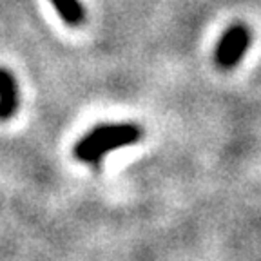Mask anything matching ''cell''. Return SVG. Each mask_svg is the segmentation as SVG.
<instances>
[{"label": "cell", "mask_w": 261, "mask_h": 261, "mask_svg": "<svg viewBox=\"0 0 261 261\" xmlns=\"http://www.w3.org/2000/svg\"><path fill=\"white\" fill-rule=\"evenodd\" d=\"M142 138V127L136 123H102L76 142L73 154L84 163H98L107 152L133 145Z\"/></svg>", "instance_id": "cell-1"}, {"label": "cell", "mask_w": 261, "mask_h": 261, "mask_svg": "<svg viewBox=\"0 0 261 261\" xmlns=\"http://www.w3.org/2000/svg\"><path fill=\"white\" fill-rule=\"evenodd\" d=\"M250 45V31L245 24H232L221 35L214 49V64L223 71L236 67Z\"/></svg>", "instance_id": "cell-2"}, {"label": "cell", "mask_w": 261, "mask_h": 261, "mask_svg": "<svg viewBox=\"0 0 261 261\" xmlns=\"http://www.w3.org/2000/svg\"><path fill=\"white\" fill-rule=\"evenodd\" d=\"M18 111V84L9 69L0 67V122H8Z\"/></svg>", "instance_id": "cell-3"}, {"label": "cell", "mask_w": 261, "mask_h": 261, "mask_svg": "<svg viewBox=\"0 0 261 261\" xmlns=\"http://www.w3.org/2000/svg\"><path fill=\"white\" fill-rule=\"evenodd\" d=\"M51 4L57 9L58 16L67 25L74 28V25L84 24V20H86V11H84L80 0H51Z\"/></svg>", "instance_id": "cell-4"}]
</instances>
